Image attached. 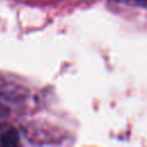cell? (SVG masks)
Instances as JSON below:
<instances>
[{
  "mask_svg": "<svg viewBox=\"0 0 147 147\" xmlns=\"http://www.w3.org/2000/svg\"><path fill=\"white\" fill-rule=\"evenodd\" d=\"M18 140V137L16 134L15 131H6L1 134L0 137V141L2 145H15Z\"/></svg>",
  "mask_w": 147,
  "mask_h": 147,
  "instance_id": "6da1fadb",
  "label": "cell"
},
{
  "mask_svg": "<svg viewBox=\"0 0 147 147\" xmlns=\"http://www.w3.org/2000/svg\"><path fill=\"white\" fill-rule=\"evenodd\" d=\"M123 1H125L127 3H131V5H142L147 0H123Z\"/></svg>",
  "mask_w": 147,
  "mask_h": 147,
  "instance_id": "7a4b0ae2",
  "label": "cell"
}]
</instances>
